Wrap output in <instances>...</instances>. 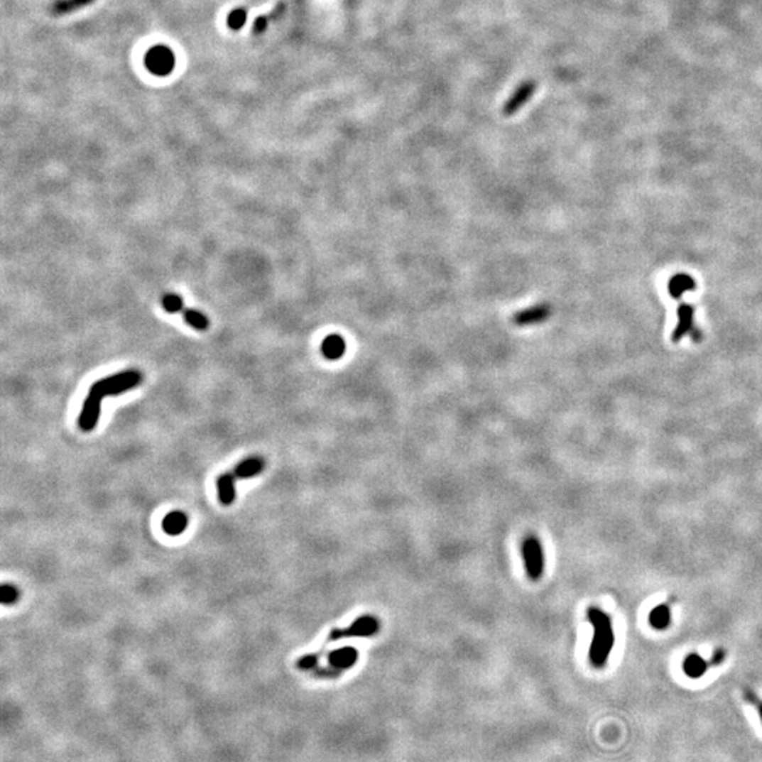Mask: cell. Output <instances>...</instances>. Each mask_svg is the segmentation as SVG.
I'll return each mask as SVG.
<instances>
[{
  "label": "cell",
  "instance_id": "obj_5",
  "mask_svg": "<svg viewBox=\"0 0 762 762\" xmlns=\"http://www.w3.org/2000/svg\"><path fill=\"white\" fill-rule=\"evenodd\" d=\"M144 65L151 74L157 77H167L174 71L175 55L167 45H154L146 53Z\"/></svg>",
  "mask_w": 762,
  "mask_h": 762
},
{
  "label": "cell",
  "instance_id": "obj_19",
  "mask_svg": "<svg viewBox=\"0 0 762 762\" xmlns=\"http://www.w3.org/2000/svg\"><path fill=\"white\" fill-rule=\"evenodd\" d=\"M18 589L14 586V584H10V583H4L1 586V590H0V600H1V604L4 606H10V604H14L17 600H18Z\"/></svg>",
  "mask_w": 762,
  "mask_h": 762
},
{
  "label": "cell",
  "instance_id": "obj_1",
  "mask_svg": "<svg viewBox=\"0 0 762 762\" xmlns=\"http://www.w3.org/2000/svg\"><path fill=\"white\" fill-rule=\"evenodd\" d=\"M141 380L143 374L138 370L131 369L95 381L88 391L82 411L78 417L80 428L84 432L94 431L99 423L102 401L109 396L116 397L121 393L136 388L141 383Z\"/></svg>",
  "mask_w": 762,
  "mask_h": 762
},
{
  "label": "cell",
  "instance_id": "obj_14",
  "mask_svg": "<svg viewBox=\"0 0 762 762\" xmlns=\"http://www.w3.org/2000/svg\"><path fill=\"white\" fill-rule=\"evenodd\" d=\"M648 620H650L651 627L655 630H659V631L666 630L670 626V620H672L669 606H666V604L656 606L653 610H651Z\"/></svg>",
  "mask_w": 762,
  "mask_h": 762
},
{
  "label": "cell",
  "instance_id": "obj_18",
  "mask_svg": "<svg viewBox=\"0 0 762 762\" xmlns=\"http://www.w3.org/2000/svg\"><path fill=\"white\" fill-rule=\"evenodd\" d=\"M246 20H247V11L243 7L233 9L227 16V26L232 30L237 31V30L243 28V26L246 24Z\"/></svg>",
  "mask_w": 762,
  "mask_h": 762
},
{
  "label": "cell",
  "instance_id": "obj_9",
  "mask_svg": "<svg viewBox=\"0 0 762 762\" xmlns=\"http://www.w3.org/2000/svg\"><path fill=\"white\" fill-rule=\"evenodd\" d=\"M359 659V653L353 647H343L339 650H334L327 655V662L332 668L343 670L352 668Z\"/></svg>",
  "mask_w": 762,
  "mask_h": 762
},
{
  "label": "cell",
  "instance_id": "obj_15",
  "mask_svg": "<svg viewBox=\"0 0 762 762\" xmlns=\"http://www.w3.org/2000/svg\"><path fill=\"white\" fill-rule=\"evenodd\" d=\"M94 0H55L51 10L54 14H58V16H62V14H68V13H72L78 9H82L88 4H91Z\"/></svg>",
  "mask_w": 762,
  "mask_h": 762
},
{
  "label": "cell",
  "instance_id": "obj_17",
  "mask_svg": "<svg viewBox=\"0 0 762 762\" xmlns=\"http://www.w3.org/2000/svg\"><path fill=\"white\" fill-rule=\"evenodd\" d=\"M161 304H163V308L170 314H178L184 311V300L175 293L165 294L161 300Z\"/></svg>",
  "mask_w": 762,
  "mask_h": 762
},
{
  "label": "cell",
  "instance_id": "obj_7",
  "mask_svg": "<svg viewBox=\"0 0 762 762\" xmlns=\"http://www.w3.org/2000/svg\"><path fill=\"white\" fill-rule=\"evenodd\" d=\"M535 89H537V82L530 80V81H526L524 84H521L516 92L511 95V98L506 102L504 108H503V113L504 116H513L516 114L518 110L521 109L531 98L533 95L535 94Z\"/></svg>",
  "mask_w": 762,
  "mask_h": 762
},
{
  "label": "cell",
  "instance_id": "obj_20",
  "mask_svg": "<svg viewBox=\"0 0 762 762\" xmlns=\"http://www.w3.org/2000/svg\"><path fill=\"white\" fill-rule=\"evenodd\" d=\"M318 660H320L318 653H308L297 660V666L301 670H310L318 665Z\"/></svg>",
  "mask_w": 762,
  "mask_h": 762
},
{
  "label": "cell",
  "instance_id": "obj_13",
  "mask_svg": "<svg viewBox=\"0 0 762 762\" xmlns=\"http://www.w3.org/2000/svg\"><path fill=\"white\" fill-rule=\"evenodd\" d=\"M709 668V662L704 660L699 653H689L683 660V672L692 679L702 677Z\"/></svg>",
  "mask_w": 762,
  "mask_h": 762
},
{
  "label": "cell",
  "instance_id": "obj_16",
  "mask_svg": "<svg viewBox=\"0 0 762 762\" xmlns=\"http://www.w3.org/2000/svg\"><path fill=\"white\" fill-rule=\"evenodd\" d=\"M183 317L190 327L197 330H207L209 327V320L207 318V315L197 310H184Z\"/></svg>",
  "mask_w": 762,
  "mask_h": 762
},
{
  "label": "cell",
  "instance_id": "obj_11",
  "mask_svg": "<svg viewBox=\"0 0 762 762\" xmlns=\"http://www.w3.org/2000/svg\"><path fill=\"white\" fill-rule=\"evenodd\" d=\"M234 477L230 472L220 474L217 480L218 486L219 501L223 506H232L236 500V489H234Z\"/></svg>",
  "mask_w": 762,
  "mask_h": 762
},
{
  "label": "cell",
  "instance_id": "obj_21",
  "mask_svg": "<svg viewBox=\"0 0 762 762\" xmlns=\"http://www.w3.org/2000/svg\"><path fill=\"white\" fill-rule=\"evenodd\" d=\"M744 697H746V700H747V702H749L750 704H753V706H754V707H756V709L758 710V714H760V717H761L762 720L761 699H760V697H758V696H757V695H756V693H754V692H753L751 689H749V687H746V689H744Z\"/></svg>",
  "mask_w": 762,
  "mask_h": 762
},
{
  "label": "cell",
  "instance_id": "obj_8",
  "mask_svg": "<svg viewBox=\"0 0 762 762\" xmlns=\"http://www.w3.org/2000/svg\"><path fill=\"white\" fill-rule=\"evenodd\" d=\"M264 467H266V460L263 457L251 456L237 463V466L230 473L234 477V480H244V479H251L260 474L264 470Z\"/></svg>",
  "mask_w": 762,
  "mask_h": 762
},
{
  "label": "cell",
  "instance_id": "obj_3",
  "mask_svg": "<svg viewBox=\"0 0 762 762\" xmlns=\"http://www.w3.org/2000/svg\"><path fill=\"white\" fill-rule=\"evenodd\" d=\"M521 553L527 576L531 582H540L545 573V550L537 535H527L523 541Z\"/></svg>",
  "mask_w": 762,
  "mask_h": 762
},
{
  "label": "cell",
  "instance_id": "obj_23",
  "mask_svg": "<svg viewBox=\"0 0 762 762\" xmlns=\"http://www.w3.org/2000/svg\"><path fill=\"white\" fill-rule=\"evenodd\" d=\"M724 660H726V651H724V650H716L714 653L712 655L710 660H709V665H712V666H719V665H722Z\"/></svg>",
  "mask_w": 762,
  "mask_h": 762
},
{
  "label": "cell",
  "instance_id": "obj_12",
  "mask_svg": "<svg viewBox=\"0 0 762 762\" xmlns=\"http://www.w3.org/2000/svg\"><path fill=\"white\" fill-rule=\"evenodd\" d=\"M321 350H322V354L327 357V360H337V359L343 357V354L346 352V342L339 334H329L327 337L324 339Z\"/></svg>",
  "mask_w": 762,
  "mask_h": 762
},
{
  "label": "cell",
  "instance_id": "obj_2",
  "mask_svg": "<svg viewBox=\"0 0 762 762\" xmlns=\"http://www.w3.org/2000/svg\"><path fill=\"white\" fill-rule=\"evenodd\" d=\"M587 620L593 627L589 660L594 668L602 669L606 666L616 643L613 621L610 616L599 607H590L587 610Z\"/></svg>",
  "mask_w": 762,
  "mask_h": 762
},
{
  "label": "cell",
  "instance_id": "obj_22",
  "mask_svg": "<svg viewBox=\"0 0 762 762\" xmlns=\"http://www.w3.org/2000/svg\"><path fill=\"white\" fill-rule=\"evenodd\" d=\"M268 26V18L264 17V16H260V17H256L254 20V24H253V33L254 34H261L266 31Z\"/></svg>",
  "mask_w": 762,
  "mask_h": 762
},
{
  "label": "cell",
  "instance_id": "obj_6",
  "mask_svg": "<svg viewBox=\"0 0 762 762\" xmlns=\"http://www.w3.org/2000/svg\"><path fill=\"white\" fill-rule=\"evenodd\" d=\"M550 312H552L550 305L546 304V303H541V304H537L534 307H530V308H526L523 311L516 312L514 317H513V324L520 327L537 325V324L545 322L549 318Z\"/></svg>",
  "mask_w": 762,
  "mask_h": 762
},
{
  "label": "cell",
  "instance_id": "obj_10",
  "mask_svg": "<svg viewBox=\"0 0 762 762\" xmlns=\"http://www.w3.org/2000/svg\"><path fill=\"white\" fill-rule=\"evenodd\" d=\"M163 531L170 537H178L188 527V517L183 511H171L163 520Z\"/></svg>",
  "mask_w": 762,
  "mask_h": 762
},
{
  "label": "cell",
  "instance_id": "obj_4",
  "mask_svg": "<svg viewBox=\"0 0 762 762\" xmlns=\"http://www.w3.org/2000/svg\"><path fill=\"white\" fill-rule=\"evenodd\" d=\"M381 628L380 620L376 616H361L357 617L346 628H334L330 631L327 641H339L344 638H370L379 634Z\"/></svg>",
  "mask_w": 762,
  "mask_h": 762
}]
</instances>
